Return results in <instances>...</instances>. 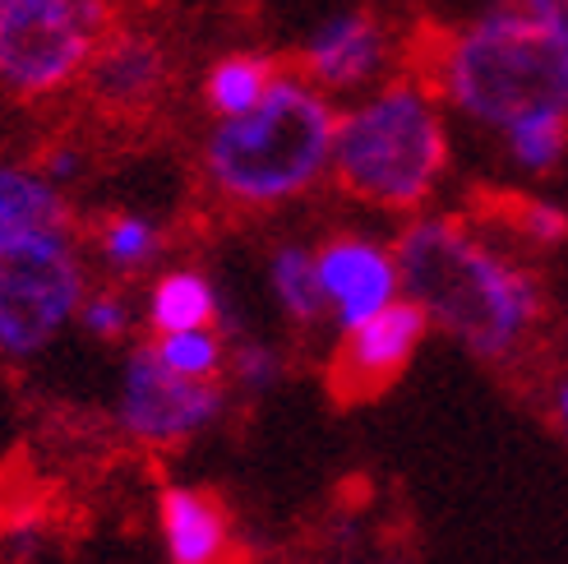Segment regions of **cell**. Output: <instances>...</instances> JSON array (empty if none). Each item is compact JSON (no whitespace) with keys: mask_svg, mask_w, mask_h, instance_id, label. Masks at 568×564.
Wrapping results in <instances>:
<instances>
[{"mask_svg":"<svg viewBox=\"0 0 568 564\" xmlns=\"http://www.w3.org/2000/svg\"><path fill=\"white\" fill-rule=\"evenodd\" d=\"M83 292L89 260L74 228L0 245V356H42L74 324Z\"/></svg>","mask_w":568,"mask_h":564,"instance_id":"6","label":"cell"},{"mask_svg":"<svg viewBox=\"0 0 568 564\" xmlns=\"http://www.w3.org/2000/svg\"><path fill=\"white\" fill-rule=\"evenodd\" d=\"M514 228L531 245H564L568 241V209L550 200H518L514 204Z\"/></svg>","mask_w":568,"mask_h":564,"instance_id":"22","label":"cell"},{"mask_svg":"<svg viewBox=\"0 0 568 564\" xmlns=\"http://www.w3.org/2000/svg\"><path fill=\"white\" fill-rule=\"evenodd\" d=\"M550 416H555V426H559L564 440H568V375H559L555 389H550Z\"/></svg>","mask_w":568,"mask_h":564,"instance_id":"25","label":"cell"},{"mask_svg":"<svg viewBox=\"0 0 568 564\" xmlns=\"http://www.w3.org/2000/svg\"><path fill=\"white\" fill-rule=\"evenodd\" d=\"M403 269V296H412L430 329L463 343L476 361H514L541 324V282L514 255L480 241L458 218H416L393 241Z\"/></svg>","mask_w":568,"mask_h":564,"instance_id":"1","label":"cell"},{"mask_svg":"<svg viewBox=\"0 0 568 564\" xmlns=\"http://www.w3.org/2000/svg\"><path fill=\"white\" fill-rule=\"evenodd\" d=\"M268 292L277 301V310L292 324H320L324 315V292H320V269H315V250L310 245H277L268 255Z\"/></svg>","mask_w":568,"mask_h":564,"instance_id":"17","label":"cell"},{"mask_svg":"<svg viewBox=\"0 0 568 564\" xmlns=\"http://www.w3.org/2000/svg\"><path fill=\"white\" fill-rule=\"evenodd\" d=\"M226 412L222 380H185L166 371L158 352L134 348L116 380V426L149 449H172L217 426Z\"/></svg>","mask_w":568,"mask_h":564,"instance_id":"7","label":"cell"},{"mask_svg":"<svg viewBox=\"0 0 568 564\" xmlns=\"http://www.w3.org/2000/svg\"><path fill=\"white\" fill-rule=\"evenodd\" d=\"M328 564H407V560H393V555H337Z\"/></svg>","mask_w":568,"mask_h":564,"instance_id":"26","label":"cell"},{"mask_svg":"<svg viewBox=\"0 0 568 564\" xmlns=\"http://www.w3.org/2000/svg\"><path fill=\"white\" fill-rule=\"evenodd\" d=\"M166 83H172V56L162 38L144 28H111L89 61L83 93L106 117H144L162 102Z\"/></svg>","mask_w":568,"mask_h":564,"instance_id":"10","label":"cell"},{"mask_svg":"<svg viewBox=\"0 0 568 564\" xmlns=\"http://www.w3.org/2000/svg\"><path fill=\"white\" fill-rule=\"evenodd\" d=\"M384 28L371 14H337L301 47V74L324 93H352L384 70Z\"/></svg>","mask_w":568,"mask_h":564,"instance_id":"11","label":"cell"},{"mask_svg":"<svg viewBox=\"0 0 568 564\" xmlns=\"http://www.w3.org/2000/svg\"><path fill=\"white\" fill-rule=\"evenodd\" d=\"M158 537L166 564H226L232 560V514L213 491L172 482L158 495Z\"/></svg>","mask_w":568,"mask_h":564,"instance_id":"12","label":"cell"},{"mask_svg":"<svg viewBox=\"0 0 568 564\" xmlns=\"http://www.w3.org/2000/svg\"><path fill=\"white\" fill-rule=\"evenodd\" d=\"M425 333H430V320H425V310L412 296H397L379 315L361 320L352 329H337V348H333V365H328L337 399H371V393H384L412 365Z\"/></svg>","mask_w":568,"mask_h":564,"instance_id":"8","label":"cell"},{"mask_svg":"<svg viewBox=\"0 0 568 564\" xmlns=\"http://www.w3.org/2000/svg\"><path fill=\"white\" fill-rule=\"evenodd\" d=\"M38 167H42V172H47L55 185H61V190H70L83 172H89V153H83L79 144H70V139H61V144H51V149L38 158Z\"/></svg>","mask_w":568,"mask_h":564,"instance_id":"23","label":"cell"},{"mask_svg":"<svg viewBox=\"0 0 568 564\" xmlns=\"http://www.w3.org/2000/svg\"><path fill=\"white\" fill-rule=\"evenodd\" d=\"M139 315H144V310H139L121 288H89L74 324L89 338H98V343H125Z\"/></svg>","mask_w":568,"mask_h":564,"instance_id":"20","label":"cell"},{"mask_svg":"<svg viewBox=\"0 0 568 564\" xmlns=\"http://www.w3.org/2000/svg\"><path fill=\"white\" fill-rule=\"evenodd\" d=\"M277 74H282L277 61H268L260 51H226L204 74V107L213 117H241L273 89Z\"/></svg>","mask_w":568,"mask_h":564,"instance_id":"15","label":"cell"},{"mask_svg":"<svg viewBox=\"0 0 568 564\" xmlns=\"http://www.w3.org/2000/svg\"><path fill=\"white\" fill-rule=\"evenodd\" d=\"M162 228L149 218V213H106L93 232V255L102 260L106 273L116 278H134V273H149L162 255Z\"/></svg>","mask_w":568,"mask_h":564,"instance_id":"16","label":"cell"},{"mask_svg":"<svg viewBox=\"0 0 568 564\" xmlns=\"http://www.w3.org/2000/svg\"><path fill=\"white\" fill-rule=\"evenodd\" d=\"M144 320L153 333H172V329H199V324H222V292L217 282L194 269V264H181V269H162L149 292H144Z\"/></svg>","mask_w":568,"mask_h":564,"instance_id":"14","label":"cell"},{"mask_svg":"<svg viewBox=\"0 0 568 564\" xmlns=\"http://www.w3.org/2000/svg\"><path fill=\"white\" fill-rule=\"evenodd\" d=\"M149 348L166 371H176L185 380H222L226 375V324H199V329H172V333H153Z\"/></svg>","mask_w":568,"mask_h":564,"instance_id":"18","label":"cell"},{"mask_svg":"<svg viewBox=\"0 0 568 564\" xmlns=\"http://www.w3.org/2000/svg\"><path fill=\"white\" fill-rule=\"evenodd\" d=\"M448 172V130L430 83L397 79L337 117L328 177L352 200L412 213Z\"/></svg>","mask_w":568,"mask_h":564,"instance_id":"4","label":"cell"},{"mask_svg":"<svg viewBox=\"0 0 568 564\" xmlns=\"http://www.w3.org/2000/svg\"><path fill=\"white\" fill-rule=\"evenodd\" d=\"M425 83L467 121L508 130L527 117H568V47L523 6H499L458 33L425 38Z\"/></svg>","mask_w":568,"mask_h":564,"instance_id":"2","label":"cell"},{"mask_svg":"<svg viewBox=\"0 0 568 564\" xmlns=\"http://www.w3.org/2000/svg\"><path fill=\"white\" fill-rule=\"evenodd\" d=\"M523 10L568 47V0H523Z\"/></svg>","mask_w":568,"mask_h":564,"instance_id":"24","label":"cell"},{"mask_svg":"<svg viewBox=\"0 0 568 564\" xmlns=\"http://www.w3.org/2000/svg\"><path fill=\"white\" fill-rule=\"evenodd\" d=\"M315 269H320L324 315L333 320V329H352L403 296V269H397L393 245L375 236L337 232L315 250Z\"/></svg>","mask_w":568,"mask_h":564,"instance_id":"9","label":"cell"},{"mask_svg":"<svg viewBox=\"0 0 568 564\" xmlns=\"http://www.w3.org/2000/svg\"><path fill=\"white\" fill-rule=\"evenodd\" d=\"M504 144H508V158H514L523 172H550L568 149V117H559V111L527 117V121L504 130Z\"/></svg>","mask_w":568,"mask_h":564,"instance_id":"19","label":"cell"},{"mask_svg":"<svg viewBox=\"0 0 568 564\" xmlns=\"http://www.w3.org/2000/svg\"><path fill=\"white\" fill-rule=\"evenodd\" d=\"M61 228H74L70 194L38 162L0 158V245Z\"/></svg>","mask_w":568,"mask_h":564,"instance_id":"13","label":"cell"},{"mask_svg":"<svg viewBox=\"0 0 568 564\" xmlns=\"http://www.w3.org/2000/svg\"><path fill=\"white\" fill-rule=\"evenodd\" d=\"M337 111L320 83L282 70L241 117H217L199 167L204 185L232 209H277L320 185L333 167Z\"/></svg>","mask_w":568,"mask_h":564,"instance_id":"3","label":"cell"},{"mask_svg":"<svg viewBox=\"0 0 568 564\" xmlns=\"http://www.w3.org/2000/svg\"><path fill=\"white\" fill-rule=\"evenodd\" d=\"M282 352L268 348V343H254V338H245V343L232 348V356H226V375H232V384L241 393H268L282 384Z\"/></svg>","mask_w":568,"mask_h":564,"instance_id":"21","label":"cell"},{"mask_svg":"<svg viewBox=\"0 0 568 564\" xmlns=\"http://www.w3.org/2000/svg\"><path fill=\"white\" fill-rule=\"evenodd\" d=\"M111 28V0H0V93L51 102L79 89Z\"/></svg>","mask_w":568,"mask_h":564,"instance_id":"5","label":"cell"}]
</instances>
